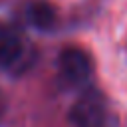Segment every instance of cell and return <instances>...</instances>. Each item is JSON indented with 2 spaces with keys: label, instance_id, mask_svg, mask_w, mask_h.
<instances>
[{
  "label": "cell",
  "instance_id": "cell-1",
  "mask_svg": "<svg viewBox=\"0 0 127 127\" xmlns=\"http://www.w3.org/2000/svg\"><path fill=\"white\" fill-rule=\"evenodd\" d=\"M58 71L60 79L69 87H79L89 81L91 77V60L79 48H65L58 58Z\"/></svg>",
  "mask_w": 127,
  "mask_h": 127
},
{
  "label": "cell",
  "instance_id": "cell-2",
  "mask_svg": "<svg viewBox=\"0 0 127 127\" xmlns=\"http://www.w3.org/2000/svg\"><path fill=\"white\" fill-rule=\"evenodd\" d=\"M69 119L75 127H105L107 107H105L101 93L97 91L83 93L71 107Z\"/></svg>",
  "mask_w": 127,
  "mask_h": 127
},
{
  "label": "cell",
  "instance_id": "cell-3",
  "mask_svg": "<svg viewBox=\"0 0 127 127\" xmlns=\"http://www.w3.org/2000/svg\"><path fill=\"white\" fill-rule=\"evenodd\" d=\"M22 54V38L20 34L10 28L0 24V67L12 65Z\"/></svg>",
  "mask_w": 127,
  "mask_h": 127
},
{
  "label": "cell",
  "instance_id": "cell-4",
  "mask_svg": "<svg viewBox=\"0 0 127 127\" xmlns=\"http://www.w3.org/2000/svg\"><path fill=\"white\" fill-rule=\"evenodd\" d=\"M26 16H28V22L38 30H52L56 24V18H58L54 6L50 2H44V0L32 2L26 10Z\"/></svg>",
  "mask_w": 127,
  "mask_h": 127
},
{
  "label": "cell",
  "instance_id": "cell-5",
  "mask_svg": "<svg viewBox=\"0 0 127 127\" xmlns=\"http://www.w3.org/2000/svg\"><path fill=\"white\" fill-rule=\"evenodd\" d=\"M4 113H6V99H4V95L0 93V121H2Z\"/></svg>",
  "mask_w": 127,
  "mask_h": 127
}]
</instances>
